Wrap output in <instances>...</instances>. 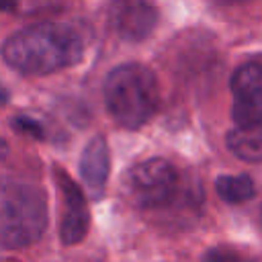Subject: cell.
Listing matches in <instances>:
<instances>
[{
	"label": "cell",
	"mask_w": 262,
	"mask_h": 262,
	"mask_svg": "<svg viewBox=\"0 0 262 262\" xmlns=\"http://www.w3.org/2000/svg\"><path fill=\"white\" fill-rule=\"evenodd\" d=\"M84 43L78 31L68 25L43 23L27 27L6 39L4 61L29 76H45L80 61Z\"/></svg>",
	"instance_id": "6da1fadb"
},
{
	"label": "cell",
	"mask_w": 262,
	"mask_h": 262,
	"mask_svg": "<svg viewBox=\"0 0 262 262\" xmlns=\"http://www.w3.org/2000/svg\"><path fill=\"white\" fill-rule=\"evenodd\" d=\"M104 104L125 129L145 125L158 108V82L141 63H123L104 80Z\"/></svg>",
	"instance_id": "7a4b0ae2"
},
{
	"label": "cell",
	"mask_w": 262,
	"mask_h": 262,
	"mask_svg": "<svg viewBox=\"0 0 262 262\" xmlns=\"http://www.w3.org/2000/svg\"><path fill=\"white\" fill-rule=\"evenodd\" d=\"M47 225L45 194L35 184L10 182L0 188V244L25 248L35 244Z\"/></svg>",
	"instance_id": "3957f363"
},
{
	"label": "cell",
	"mask_w": 262,
	"mask_h": 262,
	"mask_svg": "<svg viewBox=\"0 0 262 262\" xmlns=\"http://www.w3.org/2000/svg\"><path fill=\"white\" fill-rule=\"evenodd\" d=\"M125 186L137 207H162L168 205L178 190V172L168 160L149 158L131 168Z\"/></svg>",
	"instance_id": "277c9868"
},
{
	"label": "cell",
	"mask_w": 262,
	"mask_h": 262,
	"mask_svg": "<svg viewBox=\"0 0 262 262\" xmlns=\"http://www.w3.org/2000/svg\"><path fill=\"white\" fill-rule=\"evenodd\" d=\"M233 121L235 127L262 121V63L248 61L231 76Z\"/></svg>",
	"instance_id": "5b68a950"
},
{
	"label": "cell",
	"mask_w": 262,
	"mask_h": 262,
	"mask_svg": "<svg viewBox=\"0 0 262 262\" xmlns=\"http://www.w3.org/2000/svg\"><path fill=\"white\" fill-rule=\"evenodd\" d=\"M106 18L121 39L143 41L151 35L158 12L149 0H108Z\"/></svg>",
	"instance_id": "8992f818"
},
{
	"label": "cell",
	"mask_w": 262,
	"mask_h": 262,
	"mask_svg": "<svg viewBox=\"0 0 262 262\" xmlns=\"http://www.w3.org/2000/svg\"><path fill=\"white\" fill-rule=\"evenodd\" d=\"M55 180L59 182L63 194V215H61L59 235L63 244L72 246L86 237L90 227V213L82 190L66 176L63 170H55Z\"/></svg>",
	"instance_id": "52a82bcc"
},
{
	"label": "cell",
	"mask_w": 262,
	"mask_h": 262,
	"mask_svg": "<svg viewBox=\"0 0 262 262\" xmlns=\"http://www.w3.org/2000/svg\"><path fill=\"white\" fill-rule=\"evenodd\" d=\"M108 170H111V156H108V145L104 137L96 135L90 139L82 151L80 158V174L86 182V186L94 192V196H100L104 190V184L108 180Z\"/></svg>",
	"instance_id": "ba28073f"
},
{
	"label": "cell",
	"mask_w": 262,
	"mask_h": 262,
	"mask_svg": "<svg viewBox=\"0 0 262 262\" xmlns=\"http://www.w3.org/2000/svg\"><path fill=\"white\" fill-rule=\"evenodd\" d=\"M227 147L244 162H262V121L229 131Z\"/></svg>",
	"instance_id": "9c48e42d"
},
{
	"label": "cell",
	"mask_w": 262,
	"mask_h": 262,
	"mask_svg": "<svg viewBox=\"0 0 262 262\" xmlns=\"http://www.w3.org/2000/svg\"><path fill=\"white\" fill-rule=\"evenodd\" d=\"M217 194L225 201V203H246L254 196V182L250 176L239 174V176H221L215 182Z\"/></svg>",
	"instance_id": "30bf717a"
},
{
	"label": "cell",
	"mask_w": 262,
	"mask_h": 262,
	"mask_svg": "<svg viewBox=\"0 0 262 262\" xmlns=\"http://www.w3.org/2000/svg\"><path fill=\"white\" fill-rule=\"evenodd\" d=\"M205 262H256V260L252 256L235 250V248L217 246V248H211L205 254Z\"/></svg>",
	"instance_id": "8fae6325"
},
{
	"label": "cell",
	"mask_w": 262,
	"mask_h": 262,
	"mask_svg": "<svg viewBox=\"0 0 262 262\" xmlns=\"http://www.w3.org/2000/svg\"><path fill=\"white\" fill-rule=\"evenodd\" d=\"M16 6V0H0V12L2 10H12Z\"/></svg>",
	"instance_id": "7c38bea8"
},
{
	"label": "cell",
	"mask_w": 262,
	"mask_h": 262,
	"mask_svg": "<svg viewBox=\"0 0 262 262\" xmlns=\"http://www.w3.org/2000/svg\"><path fill=\"white\" fill-rule=\"evenodd\" d=\"M213 2H217V4H221V6H231V4H242V2H246V0H213Z\"/></svg>",
	"instance_id": "4fadbf2b"
},
{
	"label": "cell",
	"mask_w": 262,
	"mask_h": 262,
	"mask_svg": "<svg viewBox=\"0 0 262 262\" xmlns=\"http://www.w3.org/2000/svg\"><path fill=\"white\" fill-rule=\"evenodd\" d=\"M6 154H8V145H6V141L0 137V160H2Z\"/></svg>",
	"instance_id": "5bb4252c"
}]
</instances>
